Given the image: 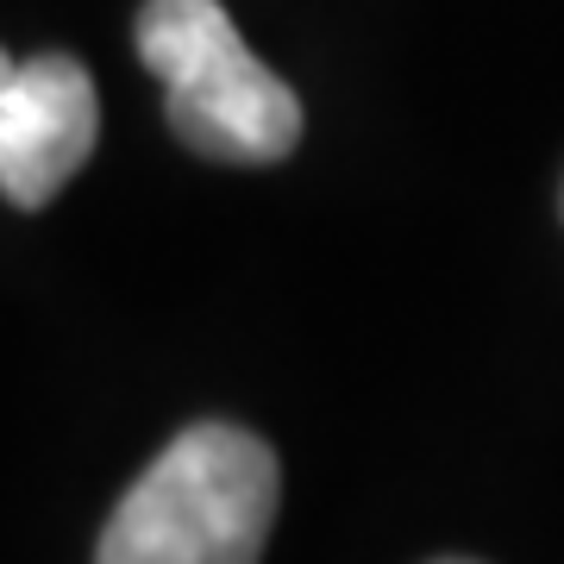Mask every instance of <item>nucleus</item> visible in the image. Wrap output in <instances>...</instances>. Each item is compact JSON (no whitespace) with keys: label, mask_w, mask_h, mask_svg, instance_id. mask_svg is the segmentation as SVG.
I'll use <instances>...</instances> for the list:
<instances>
[{"label":"nucleus","mask_w":564,"mask_h":564,"mask_svg":"<svg viewBox=\"0 0 564 564\" xmlns=\"http://www.w3.org/2000/svg\"><path fill=\"white\" fill-rule=\"evenodd\" d=\"M276 452L232 421L176 433L101 527V564H251L276 527Z\"/></svg>","instance_id":"f257e3e1"},{"label":"nucleus","mask_w":564,"mask_h":564,"mask_svg":"<svg viewBox=\"0 0 564 564\" xmlns=\"http://www.w3.org/2000/svg\"><path fill=\"white\" fill-rule=\"evenodd\" d=\"M139 57L163 82V113L188 151L258 170L302 144L295 88L245 51L220 0H144Z\"/></svg>","instance_id":"f03ea898"},{"label":"nucleus","mask_w":564,"mask_h":564,"mask_svg":"<svg viewBox=\"0 0 564 564\" xmlns=\"http://www.w3.org/2000/svg\"><path fill=\"white\" fill-rule=\"evenodd\" d=\"M101 139V95L76 57L0 51V195L13 207H44L76 176Z\"/></svg>","instance_id":"7ed1b4c3"}]
</instances>
